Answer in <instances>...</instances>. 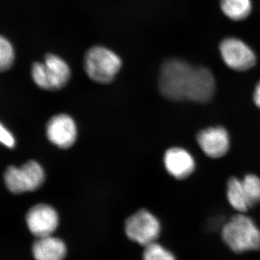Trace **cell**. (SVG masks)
<instances>
[{"label":"cell","instance_id":"1","mask_svg":"<svg viewBox=\"0 0 260 260\" xmlns=\"http://www.w3.org/2000/svg\"><path fill=\"white\" fill-rule=\"evenodd\" d=\"M195 68L181 59H169L164 63L159 76L160 93L169 100H186Z\"/></svg>","mask_w":260,"mask_h":260},{"label":"cell","instance_id":"2","mask_svg":"<svg viewBox=\"0 0 260 260\" xmlns=\"http://www.w3.org/2000/svg\"><path fill=\"white\" fill-rule=\"evenodd\" d=\"M223 242L236 253L259 250L260 230L254 220L239 213L224 224L221 230Z\"/></svg>","mask_w":260,"mask_h":260},{"label":"cell","instance_id":"3","mask_svg":"<svg viewBox=\"0 0 260 260\" xmlns=\"http://www.w3.org/2000/svg\"><path fill=\"white\" fill-rule=\"evenodd\" d=\"M120 57L107 48L89 49L84 59V68L89 78L96 83H111L121 69Z\"/></svg>","mask_w":260,"mask_h":260},{"label":"cell","instance_id":"4","mask_svg":"<svg viewBox=\"0 0 260 260\" xmlns=\"http://www.w3.org/2000/svg\"><path fill=\"white\" fill-rule=\"evenodd\" d=\"M31 75L34 83L46 90H57L69 82L70 69L64 59L54 54L46 56L43 62L32 64Z\"/></svg>","mask_w":260,"mask_h":260},{"label":"cell","instance_id":"5","mask_svg":"<svg viewBox=\"0 0 260 260\" xmlns=\"http://www.w3.org/2000/svg\"><path fill=\"white\" fill-rule=\"evenodd\" d=\"M45 181V173L40 164L30 160L23 167H10L5 174L7 187L14 194L37 190Z\"/></svg>","mask_w":260,"mask_h":260},{"label":"cell","instance_id":"6","mask_svg":"<svg viewBox=\"0 0 260 260\" xmlns=\"http://www.w3.org/2000/svg\"><path fill=\"white\" fill-rule=\"evenodd\" d=\"M160 223L158 218L146 210H140L126 220L127 237L140 245L146 246L155 242L160 235Z\"/></svg>","mask_w":260,"mask_h":260},{"label":"cell","instance_id":"7","mask_svg":"<svg viewBox=\"0 0 260 260\" xmlns=\"http://www.w3.org/2000/svg\"><path fill=\"white\" fill-rule=\"evenodd\" d=\"M220 55L225 64L236 71H246L256 64V56L240 39L227 38L220 44Z\"/></svg>","mask_w":260,"mask_h":260},{"label":"cell","instance_id":"8","mask_svg":"<svg viewBox=\"0 0 260 260\" xmlns=\"http://www.w3.org/2000/svg\"><path fill=\"white\" fill-rule=\"evenodd\" d=\"M59 215L54 208L46 204L32 207L26 215L29 230L37 238L52 235L59 226Z\"/></svg>","mask_w":260,"mask_h":260},{"label":"cell","instance_id":"9","mask_svg":"<svg viewBox=\"0 0 260 260\" xmlns=\"http://www.w3.org/2000/svg\"><path fill=\"white\" fill-rule=\"evenodd\" d=\"M77 126L73 118L67 114H57L51 117L47 124L48 139L56 146L69 148L77 139Z\"/></svg>","mask_w":260,"mask_h":260},{"label":"cell","instance_id":"10","mask_svg":"<svg viewBox=\"0 0 260 260\" xmlns=\"http://www.w3.org/2000/svg\"><path fill=\"white\" fill-rule=\"evenodd\" d=\"M197 140L203 151L212 158H221L230 148L229 133L222 126L201 130L197 136Z\"/></svg>","mask_w":260,"mask_h":260},{"label":"cell","instance_id":"11","mask_svg":"<svg viewBox=\"0 0 260 260\" xmlns=\"http://www.w3.org/2000/svg\"><path fill=\"white\" fill-rule=\"evenodd\" d=\"M215 89V78L210 70L202 67L195 68L186 100L198 103L210 102Z\"/></svg>","mask_w":260,"mask_h":260},{"label":"cell","instance_id":"12","mask_svg":"<svg viewBox=\"0 0 260 260\" xmlns=\"http://www.w3.org/2000/svg\"><path fill=\"white\" fill-rule=\"evenodd\" d=\"M164 165L169 174L177 179L189 177L195 169V161L187 150L181 148H172L166 152Z\"/></svg>","mask_w":260,"mask_h":260},{"label":"cell","instance_id":"13","mask_svg":"<svg viewBox=\"0 0 260 260\" xmlns=\"http://www.w3.org/2000/svg\"><path fill=\"white\" fill-rule=\"evenodd\" d=\"M36 260H64L67 255V246L59 238L48 237L37 238L32 247Z\"/></svg>","mask_w":260,"mask_h":260},{"label":"cell","instance_id":"14","mask_svg":"<svg viewBox=\"0 0 260 260\" xmlns=\"http://www.w3.org/2000/svg\"><path fill=\"white\" fill-rule=\"evenodd\" d=\"M227 198L229 204L239 213H246L249 209L243 189L242 181L237 178L232 177L229 179L227 184Z\"/></svg>","mask_w":260,"mask_h":260},{"label":"cell","instance_id":"15","mask_svg":"<svg viewBox=\"0 0 260 260\" xmlns=\"http://www.w3.org/2000/svg\"><path fill=\"white\" fill-rule=\"evenodd\" d=\"M220 8L228 18L239 21L247 18L250 14L251 0H221Z\"/></svg>","mask_w":260,"mask_h":260},{"label":"cell","instance_id":"16","mask_svg":"<svg viewBox=\"0 0 260 260\" xmlns=\"http://www.w3.org/2000/svg\"><path fill=\"white\" fill-rule=\"evenodd\" d=\"M242 186L249 208L260 203V179L254 174H248L243 179Z\"/></svg>","mask_w":260,"mask_h":260},{"label":"cell","instance_id":"17","mask_svg":"<svg viewBox=\"0 0 260 260\" xmlns=\"http://www.w3.org/2000/svg\"><path fill=\"white\" fill-rule=\"evenodd\" d=\"M145 247L143 260H177L173 253L158 243L154 242Z\"/></svg>","mask_w":260,"mask_h":260},{"label":"cell","instance_id":"18","mask_svg":"<svg viewBox=\"0 0 260 260\" xmlns=\"http://www.w3.org/2000/svg\"><path fill=\"white\" fill-rule=\"evenodd\" d=\"M15 59L14 49L8 39L0 36V72L11 68Z\"/></svg>","mask_w":260,"mask_h":260},{"label":"cell","instance_id":"19","mask_svg":"<svg viewBox=\"0 0 260 260\" xmlns=\"http://www.w3.org/2000/svg\"><path fill=\"white\" fill-rule=\"evenodd\" d=\"M0 143L10 148H14L15 143L14 137L8 129H5V126L1 123H0Z\"/></svg>","mask_w":260,"mask_h":260},{"label":"cell","instance_id":"20","mask_svg":"<svg viewBox=\"0 0 260 260\" xmlns=\"http://www.w3.org/2000/svg\"><path fill=\"white\" fill-rule=\"evenodd\" d=\"M253 99H254V104H256V107L260 109V80L256 84L255 89H254Z\"/></svg>","mask_w":260,"mask_h":260}]
</instances>
